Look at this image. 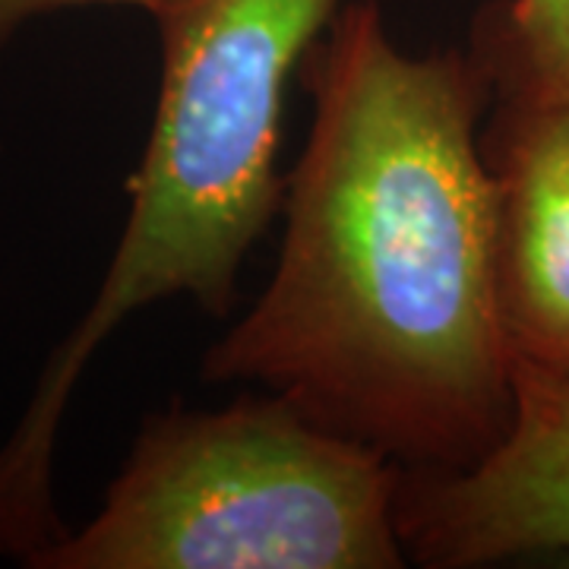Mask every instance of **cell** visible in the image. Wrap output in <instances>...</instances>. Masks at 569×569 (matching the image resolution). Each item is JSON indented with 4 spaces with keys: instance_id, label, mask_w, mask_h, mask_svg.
I'll return each instance as SVG.
<instances>
[{
    "instance_id": "5",
    "label": "cell",
    "mask_w": 569,
    "mask_h": 569,
    "mask_svg": "<svg viewBox=\"0 0 569 569\" xmlns=\"http://www.w3.org/2000/svg\"><path fill=\"white\" fill-rule=\"evenodd\" d=\"M516 406L485 459L456 471H406L399 538L433 569L569 557V377L516 361Z\"/></svg>"
},
{
    "instance_id": "6",
    "label": "cell",
    "mask_w": 569,
    "mask_h": 569,
    "mask_svg": "<svg viewBox=\"0 0 569 569\" xmlns=\"http://www.w3.org/2000/svg\"><path fill=\"white\" fill-rule=\"evenodd\" d=\"M475 36L541 77L569 80V0H497L481 10Z\"/></svg>"
},
{
    "instance_id": "3",
    "label": "cell",
    "mask_w": 569,
    "mask_h": 569,
    "mask_svg": "<svg viewBox=\"0 0 569 569\" xmlns=\"http://www.w3.org/2000/svg\"><path fill=\"white\" fill-rule=\"evenodd\" d=\"M406 468L276 392L152 415L39 569H396Z\"/></svg>"
},
{
    "instance_id": "1",
    "label": "cell",
    "mask_w": 569,
    "mask_h": 569,
    "mask_svg": "<svg viewBox=\"0 0 569 569\" xmlns=\"http://www.w3.org/2000/svg\"><path fill=\"white\" fill-rule=\"evenodd\" d=\"M301 73L313 127L279 263L203 377L257 383L406 471L475 466L516 406L488 73L475 51H402L373 3L339 10Z\"/></svg>"
},
{
    "instance_id": "7",
    "label": "cell",
    "mask_w": 569,
    "mask_h": 569,
    "mask_svg": "<svg viewBox=\"0 0 569 569\" xmlns=\"http://www.w3.org/2000/svg\"><path fill=\"white\" fill-rule=\"evenodd\" d=\"M96 3H114V7H140L149 17L162 7V0H0V48L20 32L29 20L41 13H54L67 7H96Z\"/></svg>"
},
{
    "instance_id": "2",
    "label": "cell",
    "mask_w": 569,
    "mask_h": 569,
    "mask_svg": "<svg viewBox=\"0 0 569 569\" xmlns=\"http://www.w3.org/2000/svg\"><path fill=\"white\" fill-rule=\"evenodd\" d=\"M339 0H162V86L130 212L102 288L41 370L0 449V553L36 563L61 541L54 449L96 348L137 310L190 295L224 313L250 244L279 209L288 80Z\"/></svg>"
},
{
    "instance_id": "4",
    "label": "cell",
    "mask_w": 569,
    "mask_h": 569,
    "mask_svg": "<svg viewBox=\"0 0 569 569\" xmlns=\"http://www.w3.org/2000/svg\"><path fill=\"white\" fill-rule=\"evenodd\" d=\"M471 51L490 82L481 152L509 348L516 361L569 377V80L535 73L481 36Z\"/></svg>"
}]
</instances>
